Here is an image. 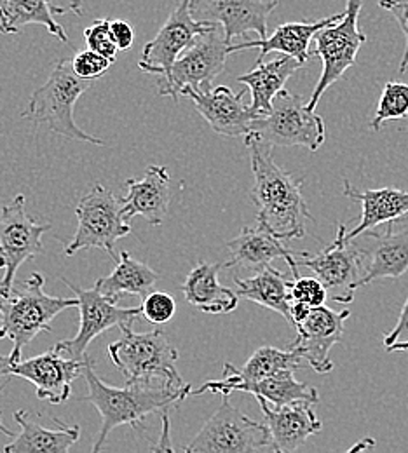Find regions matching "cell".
Listing matches in <instances>:
<instances>
[{
  "label": "cell",
  "instance_id": "27",
  "mask_svg": "<svg viewBox=\"0 0 408 453\" xmlns=\"http://www.w3.org/2000/svg\"><path fill=\"white\" fill-rule=\"evenodd\" d=\"M220 269L224 264L199 262L181 284L185 300L206 314H231L239 303V295L219 281Z\"/></svg>",
  "mask_w": 408,
  "mask_h": 453
},
{
  "label": "cell",
  "instance_id": "33",
  "mask_svg": "<svg viewBox=\"0 0 408 453\" xmlns=\"http://www.w3.org/2000/svg\"><path fill=\"white\" fill-rule=\"evenodd\" d=\"M408 115V84L389 81L384 86L381 100L377 104V111L370 122L373 131H381V127L389 120H402Z\"/></svg>",
  "mask_w": 408,
  "mask_h": 453
},
{
  "label": "cell",
  "instance_id": "2",
  "mask_svg": "<svg viewBox=\"0 0 408 453\" xmlns=\"http://www.w3.org/2000/svg\"><path fill=\"white\" fill-rule=\"evenodd\" d=\"M82 377L88 384V395L81 401L91 403L102 415V427L95 438L93 453L104 450L107 438L119 426L136 427L145 417L175 408L178 403L192 396V386H175L166 380L126 382L124 388L105 384L95 372V361L86 354Z\"/></svg>",
  "mask_w": 408,
  "mask_h": 453
},
{
  "label": "cell",
  "instance_id": "41",
  "mask_svg": "<svg viewBox=\"0 0 408 453\" xmlns=\"http://www.w3.org/2000/svg\"><path fill=\"white\" fill-rule=\"evenodd\" d=\"M51 11L55 14H66V12H73L77 16H81L84 12V0H48Z\"/></svg>",
  "mask_w": 408,
  "mask_h": 453
},
{
  "label": "cell",
  "instance_id": "36",
  "mask_svg": "<svg viewBox=\"0 0 408 453\" xmlns=\"http://www.w3.org/2000/svg\"><path fill=\"white\" fill-rule=\"evenodd\" d=\"M290 296L292 302H302L309 307L325 305L328 289L318 278H293L290 283Z\"/></svg>",
  "mask_w": 408,
  "mask_h": 453
},
{
  "label": "cell",
  "instance_id": "25",
  "mask_svg": "<svg viewBox=\"0 0 408 453\" xmlns=\"http://www.w3.org/2000/svg\"><path fill=\"white\" fill-rule=\"evenodd\" d=\"M41 415L32 411L18 410L14 411V420L21 427V433L12 438L9 445L4 447L5 453H66L81 438L79 426H68L53 417L58 429H46L37 422Z\"/></svg>",
  "mask_w": 408,
  "mask_h": 453
},
{
  "label": "cell",
  "instance_id": "14",
  "mask_svg": "<svg viewBox=\"0 0 408 453\" xmlns=\"http://www.w3.org/2000/svg\"><path fill=\"white\" fill-rule=\"evenodd\" d=\"M84 361H77L61 354L58 349H51L41 356L19 361H9L7 356H0V377H19L32 382L37 389V397L61 404L72 396V384L82 377Z\"/></svg>",
  "mask_w": 408,
  "mask_h": 453
},
{
  "label": "cell",
  "instance_id": "10",
  "mask_svg": "<svg viewBox=\"0 0 408 453\" xmlns=\"http://www.w3.org/2000/svg\"><path fill=\"white\" fill-rule=\"evenodd\" d=\"M222 27L217 25L197 35L192 46L178 58L166 79L161 81V96H181L183 89L212 88L213 81L226 72V61L231 55V44L226 41Z\"/></svg>",
  "mask_w": 408,
  "mask_h": 453
},
{
  "label": "cell",
  "instance_id": "1",
  "mask_svg": "<svg viewBox=\"0 0 408 453\" xmlns=\"http://www.w3.org/2000/svg\"><path fill=\"white\" fill-rule=\"evenodd\" d=\"M244 143L251 159L253 187L250 199L257 206V224L283 241L302 239L307 234L305 224L312 222L302 196L304 180L295 178L274 161V147L255 136H246Z\"/></svg>",
  "mask_w": 408,
  "mask_h": 453
},
{
  "label": "cell",
  "instance_id": "19",
  "mask_svg": "<svg viewBox=\"0 0 408 453\" xmlns=\"http://www.w3.org/2000/svg\"><path fill=\"white\" fill-rule=\"evenodd\" d=\"M302 356L289 349L281 350L271 345L257 349L244 366H234L231 363L224 365V377L220 380H208L199 389L192 391V396H201L204 393L231 396L241 386L258 382L273 373L281 370H296L302 366Z\"/></svg>",
  "mask_w": 408,
  "mask_h": 453
},
{
  "label": "cell",
  "instance_id": "23",
  "mask_svg": "<svg viewBox=\"0 0 408 453\" xmlns=\"http://www.w3.org/2000/svg\"><path fill=\"white\" fill-rule=\"evenodd\" d=\"M344 196L361 204L359 224L352 230H346V241H354L382 224L389 226L408 219V192L405 190L393 187L359 190L344 180Z\"/></svg>",
  "mask_w": 408,
  "mask_h": 453
},
{
  "label": "cell",
  "instance_id": "46",
  "mask_svg": "<svg viewBox=\"0 0 408 453\" xmlns=\"http://www.w3.org/2000/svg\"><path fill=\"white\" fill-rule=\"evenodd\" d=\"M278 2H280V0H278Z\"/></svg>",
  "mask_w": 408,
  "mask_h": 453
},
{
  "label": "cell",
  "instance_id": "22",
  "mask_svg": "<svg viewBox=\"0 0 408 453\" xmlns=\"http://www.w3.org/2000/svg\"><path fill=\"white\" fill-rule=\"evenodd\" d=\"M127 196L122 201L124 217L145 219L150 226H163L172 201V176L166 166H150L142 180H127Z\"/></svg>",
  "mask_w": 408,
  "mask_h": 453
},
{
  "label": "cell",
  "instance_id": "30",
  "mask_svg": "<svg viewBox=\"0 0 408 453\" xmlns=\"http://www.w3.org/2000/svg\"><path fill=\"white\" fill-rule=\"evenodd\" d=\"M159 278L161 276L147 264L133 258L127 251H120L116 269L95 284L102 295L117 303L122 295H135L143 300L150 291H154Z\"/></svg>",
  "mask_w": 408,
  "mask_h": 453
},
{
  "label": "cell",
  "instance_id": "12",
  "mask_svg": "<svg viewBox=\"0 0 408 453\" xmlns=\"http://www.w3.org/2000/svg\"><path fill=\"white\" fill-rule=\"evenodd\" d=\"M25 196H16L12 203L0 208V295H9L14 288L18 269L34 257L44 253L42 235L51 230L25 213Z\"/></svg>",
  "mask_w": 408,
  "mask_h": 453
},
{
  "label": "cell",
  "instance_id": "34",
  "mask_svg": "<svg viewBox=\"0 0 408 453\" xmlns=\"http://www.w3.org/2000/svg\"><path fill=\"white\" fill-rule=\"evenodd\" d=\"M142 312L147 321L154 325H165L175 316V298L165 291H150L142 302Z\"/></svg>",
  "mask_w": 408,
  "mask_h": 453
},
{
  "label": "cell",
  "instance_id": "7",
  "mask_svg": "<svg viewBox=\"0 0 408 453\" xmlns=\"http://www.w3.org/2000/svg\"><path fill=\"white\" fill-rule=\"evenodd\" d=\"M77 230L65 248V257L77 251L98 248L105 250L117 262L116 242L131 234V226L124 217L122 201L102 183H96L81 197L77 208Z\"/></svg>",
  "mask_w": 408,
  "mask_h": 453
},
{
  "label": "cell",
  "instance_id": "21",
  "mask_svg": "<svg viewBox=\"0 0 408 453\" xmlns=\"http://www.w3.org/2000/svg\"><path fill=\"white\" fill-rule=\"evenodd\" d=\"M264 413L271 433L273 449L278 453L298 450L311 436L323 429L311 403H293L285 406H273L262 397H255Z\"/></svg>",
  "mask_w": 408,
  "mask_h": 453
},
{
  "label": "cell",
  "instance_id": "40",
  "mask_svg": "<svg viewBox=\"0 0 408 453\" xmlns=\"http://www.w3.org/2000/svg\"><path fill=\"white\" fill-rule=\"evenodd\" d=\"M404 335H408V298L407 302H405V305H404V309H402V312H400L398 323H396L395 328L384 337V345L389 347V345L400 342V339H402Z\"/></svg>",
  "mask_w": 408,
  "mask_h": 453
},
{
  "label": "cell",
  "instance_id": "37",
  "mask_svg": "<svg viewBox=\"0 0 408 453\" xmlns=\"http://www.w3.org/2000/svg\"><path fill=\"white\" fill-rule=\"evenodd\" d=\"M112 63L114 61H111L109 58H105L89 48L86 51L77 53L72 59V66H73L75 73L88 81H96L102 73H105L111 68Z\"/></svg>",
  "mask_w": 408,
  "mask_h": 453
},
{
  "label": "cell",
  "instance_id": "13",
  "mask_svg": "<svg viewBox=\"0 0 408 453\" xmlns=\"http://www.w3.org/2000/svg\"><path fill=\"white\" fill-rule=\"evenodd\" d=\"M346 226L339 224L335 241L318 255L298 253L296 264L307 267L325 284L328 295L339 303H350L354 291L366 267V253L354 246V241H346Z\"/></svg>",
  "mask_w": 408,
  "mask_h": 453
},
{
  "label": "cell",
  "instance_id": "3",
  "mask_svg": "<svg viewBox=\"0 0 408 453\" xmlns=\"http://www.w3.org/2000/svg\"><path fill=\"white\" fill-rule=\"evenodd\" d=\"M44 284L41 273H32L19 289L12 288L9 295H0V340L12 342L9 361H19L25 345L37 335L51 332V323L59 312L79 307V298L50 296Z\"/></svg>",
  "mask_w": 408,
  "mask_h": 453
},
{
  "label": "cell",
  "instance_id": "18",
  "mask_svg": "<svg viewBox=\"0 0 408 453\" xmlns=\"http://www.w3.org/2000/svg\"><path fill=\"white\" fill-rule=\"evenodd\" d=\"M244 91L235 95L227 86H212L197 91L183 89L181 96H187L194 102L196 111L206 119V122L217 134L227 138H246L250 134L251 122L258 115H255L250 107L242 104Z\"/></svg>",
  "mask_w": 408,
  "mask_h": 453
},
{
  "label": "cell",
  "instance_id": "42",
  "mask_svg": "<svg viewBox=\"0 0 408 453\" xmlns=\"http://www.w3.org/2000/svg\"><path fill=\"white\" fill-rule=\"evenodd\" d=\"M154 452H173L175 449L170 443V417H168V410L163 411V434H161V441L158 445L152 447Z\"/></svg>",
  "mask_w": 408,
  "mask_h": 453
},
{
  "label": "cell",
  "instance_id": "4",
  "mask_svg": "<svg viewBox=\"0 0 408 453\" xmlns=\"http://www.w3.org/2000/svg\"><path fill=\"white\" fill-rule=\"evenodd\" d=\"M93 82L95 81L82 79L75 73L72 59H59L50 79L30 96L21 115L34 124H46L53 133L68 140L105 145L104 140L88 134L73 120L77 100L93 86Z\"/></svg>",
  "mask_w": 408,
  "mask_h": 453
},
{
  "label": "cell",
  "instance_id": "31",
  "mask_svg": "<svg viewBox=\"0 0 408 453\" xmlns=\"http://www.w3.org/2000/svg\"><path fill=\"white\" fill-rule=\"evenodd\" d=\"M28 25H42L58 41L68 42L48 0H0V34L16 35Z\"/></svg>",
  "mask_w": 408,
  "mask_h": 453
},
{
  "label": "cell",
  "instance_id": "28",
  "mask_svg": "<svg viewBox=\"0 0 408 453\" xmlns=\"http://www.w3.org/2000/svg\"><path fill=\"white\" fill-rule=\"evenodd\" d=\"M304 63L292 57L283 55L269 63H258L255 70L235 77V81L246 86L251 93L250 109L255 115H266L271 112L274 96L285 89L287 81L293 73L302 68Z\"/></svg>",
  "mask_w": 408,
  "mask_h": 453
},
{
  "label": "cell",
  "instance_id": "32",
  "mask_svg": "<svg viewBox=\"0 0 408 453\" xmlns=\"http://www.w3.org/2000/svg\"><path fill=\"white\" fill-rule=\"evenodd\" d=\"M237 391L250 393L255 397H262L273 406H285L293 403L316 404L319 401L318 391L304 382H298L293 377V370H281L258 382L244 384Z\"/></svg>",
  "mask_w": 408,
  "mask_h": 453
},
{
  "label": "cell",
  "instance_id": "9",
  "mask_svg": "<svg viewBox=\"0 0 408 453\" xmlns=\"http://www.w3.org/2000/svg\"><path fill=\"white\" fill-rule=\"evenodd\" d=\"M363 2L365 0H348L344 18L321 28L314 35L312 57L321 58L323 70L312 96L307 102L311 111H316L325 91L344 77V73L356 63L361 46L366 42V35L358 27Z\"/></svg>",
  "mask_w": 408,
  "mask_h": 453
},
{
  "label": "cell",
  "instance_id": "5",
  "mask_svg": "<svg viewBox=\"0 0 408 453\" xmlns=\"http://www.w3.org/2000/svg\"><path fill=\"white\" fill-rule=\"evenodd\" d=\"M120 332L122 337L107 347V354L126 382L166 380L175 386L187 384L176 370L178 350L163 330L135 334L131 326H124Z\"/></svg>",
  "mask_w": 408,
  "mask_h": 453
},
{
  "label": "cell",
  "instance_id": "20",
  "mask_svg": "<svg viewBox=\"0 0 408 453\" xmlns=\"http://www.w3.org/2000/svg\"><path fill=\"white\" fill-rule=\"evenodd\" d=\"M285 241L276 237L271 230L257 224L255 226H242L239 234L227 242L229 260L224 264V269H250L262 271L271 265L274 260L283 258L292 269L293 278L298 276L296 255L290 248L283 244Z\"/></svg>",
  "mask_w": 408,
  "mask_h": 453
},
{
  "label": "cell",
  "instance_id": "35",
  "mask_svg": "<svg viewBox=\"0 0 408 453\" xmlns=\"http://www.w3.org/2000/svg\"><path fill=\"white\" fill-rule=\"evenodd\" d=\"M84 41L89 50L116 61L119 48H117L112 34H111V19H98L91 27L84 30Z\"/></svg>",
  "mask_w": 408,
  "mask_h": 453
},
{
  "label": "cell",
  "instance_id": "44",
  "mask_svg": "<svg viewBox=\"0 0 408 453\" xmlns=\"http://www.w3.org/2000/svg\"><path fill=\"white\" fill-rule=\"evenodd\" d=\"M386 350H388V352H400V350H408V340H405V342H396V343H393V345L386 347Z\"/></svg>",
  "mask_w": 408,
  "mask_h": 453
},
{
  "label": "cell",
  "instance_id": "15",
  "mask_svg": "<svg viewBox=\"0 0 408 453\" xmlns=\"http://www.w3.org/2000/svg\"><path fill=\"white\" fill-rule=\"evenodd\" d=\"M213 27H217V23L199 21L192 16L190 0H178V5L163 28L143 46L142 59L138 63L140 70L166 79L176 59L192 46L197 35L212 30Z\"/></svg>",
  "mask_w": 408,
  "mask_h": 453
},
{
  "label": "cell",
  "instance_id": "38",
  "mask_svg": "<svg viewBox=\"0 0 408 453\" xmlns=\"http://www.w3.org/2000/svg\"><path fill=\"white\" fill-rule=\"evenodd\" d=\"M379 7L388 11L400 25L405 35V51L400 63V73H405L408 68V0H377Z\"/></svg>",
  "mask_w": 408,
  "mask_h": 453
},
{
  "label": "cell",
  "instance_id": "29",
  "mask_svg": "<svg viewBox=\"0 0 408 453\" xmlns=\"http://www.w3.org/2000/svg\"><path fill=\"white\" fill-rule=\"evenodd\" d=\"M290 283L292 280H289L273 265H267L248 280H239L234 276L235 293L239 296L281 314L289 323L292 307Z\"/></svg>",
  "mask_w": 408,
  "mask_h": 453
},
{
  "label": "cell",
  "instance_id": "17",
  "mask_svg": "<svg viewBox=\"0 0 408 453\" xmlns=\"http://www.w3.org/2000/svg\"><path fill=\"white\" fill-rule=\"evenodd\" d=\"M350 316L348 309L335 312L327 305L312 307L309 316L295 326L296 339L289 349L296 350L316 373H330L334 370L330 350L343 339Z\"/></svg>",
  "mask_w": 408,
  "mask_h": 453
},
{
  "label": "cell",
  "instance_id": "26",
  "mask_svg": "<svg viewBox=\"0 0 408 453\" xmlns=\"http://www.w3.org/2000/svg\"><path fill=\"white\" fill-rule=\"evenodd\" d=\"M373 239V244L365 250L366 267L358 288L375 283L379 280H398L408 271V230L393 232V224L384 234L372 230L365 232Z\"/></svg>",
  "mask_w": 408,
  "mask_h": 453
},
{
  "label": "cell",
  "instance_id": "8",
  "mask_svg": "<svg viewBox=\"0 0 408 453\" xmlns=\"http://www.w3.org/2000/svg\"><path fill=\"white\" fill-rule=\"evenodd\" d=\"M224 396L220 408L185 447L189 453L274 452L267 424L251 420Z\"/></svg>",
  "mask_w": 408,
  "mask_h": 453
},
{
  "label": "cell",
  "instance_id": "11",
  "mask_svg": "<svg viewBox=\"0 0 408 453\" xmlns=\"http://www.w3.org/2000/svg\"><path fill=\"white\" fill-rule=\"evenodd\" d=\"M66 284L79 298V330L75 337L66 340H59L55 345L61 354L66 357L82 361L86 357V350L89 343L102 334L112 330V328H124L133 326L136 319L143 316L142 307H119L112 300H109L98 286L95 284L91 289H82L81 286L61 280Z\"/></svg>",
  "mask_w": 408,
  "mask_h": 453
},
{
  "label": "cell",
  "instance_id": "45",
  "mask_svg": "<svg viewBox=\"0 0 408 453\" xmlns=\"http://www.w3.org/2000/svg\"><path fill=\"white\" fill-rule=\"evenodd\" d=\"M2 391H4V386H0V393H2ZM0 433H2V434H5V436H7V438H11V440H12V438H14V434H12V431H11V429H9V427H5V424H4V420H2V413H0Z\"/></svg>",
  "mask_w": 408,
  "mask_h": 453
},
{
  "label": "cell",
  "instance_id": "6",
  "mask_svg": "<svg viewBox=\"0 0 408 453\" xmlns=\"http://www.w3.org/2000/svg\"><path fill=\"white\" fill-rule=\"evenodd\" d=\"M271 147H305L319 150L327 140L323 117L311 111L300 95L281 89L271 112L258 115L250 127V134Z\"/></svg>",
  "mask_w": 408,
  "mask_h": 453
},
{
  "label": "cell",
  "instance_id": "24",
  "mask_svg": "<svg viewBox=\"0 0 408 453\" xmlns=\"http://www.w3.org/2000/svg\"><path fill=\"white\" fill-rule=\"evenodd\" d=\"M344 18V12L318 19V21H293V23H283L280 25L273 35H267L266 39H258V41H248V42H241V44H231L229 51L231 55L237 51H244V50H260V55L257 58V65L264 63V58L269 53H281L287 57L295 58L300 63H307L309 58L312 57V53L309 51L311 41H314V35L339 21Z\"/></svg>",
  "mask_w": 408,
  "mask_h": 453
},
{
  "label": "cell",
  "instance_id": "16",
  "mask_svg": "<svg viewBox=\"0 0 408 453\" xmlns=\"http://www.w3.org/2000/svg\"><path fill=\"white\" fill-rule=\"evenodd\" d=\"M278 4V0H190V12L199 21L220 25L226 41L233 44L234 37L250 32L266 39L267 19Z\"/></svg>",
  "mask_w": 408,
  "mask_h": 453
},
{
  "label": "cell",
  "instance_id": "39",
  "mask_svg": "<svg viewBox=\"0 0 408 453\" xmlns=\"http://www.w3.org/2000/svg\"><path fill=\"white\" fill-rule=\"evenodd\" d=\"M111 34H112V39H114L119 51H129L131 50L133 41H135V32L129 27L127 21H122V19L111 21Z\"/></svg>",
  "mask_w": 408,
  "mask_h": 453
},
{
  "label": "cell",
  "instance_id": "43",
  "mask_svg": "<svg viewBox=\"0 0 408 453\" xmlns=\"http://www.w3.org/2000/svg\"><path fill=\"white\" fill-rule=\"evenodd\" d=\"M311 309L312 307H309V305H305L302 302H292V307H290V325H292L293 328L296 325H300L309 316Z\"/></svg>",
  "mask_w": 408,
  "mask_h": 453
}]
</instances>
